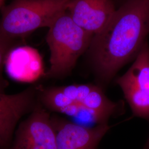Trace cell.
Listing matches in <instances>:
<instances>
[{
  "label": "cell",
  "mask_w": 149,
  "mask_h": 149,
  "mask_svg": "<svg viewBox=\"0 0 149 149\" xmlns=\"http://www.w3.org/2000/svg\"><path fill=\"white\" fill-rule=\"evenodd\" d=\"M149 149V137L146 144L144 145V149Z\"/></svg>",
  "instance_id": "obj_13"
},
{
  "label": "cell",
  "mask_w": 149,
  "mask_h": 149,
  "mask_svg": "<svg viewBox=\"0 0 149 149\" xmlns=\"http://www.w3.org/2000/svg\"><path fill=\"white\" fill-rule=\"evenodd\" d=\"M9 149H56L52 116L39 102L16 128Z\"/></svg>",
  "instance_id": "obj_6"
},
{
  "label": "cell",
  "mask_w": 149,
  "mask_h": 149,
  "mask_svg": "<svg viewBox=\"0 0 149 149\" xmlns=\"http://www.w3.org/2000/svg\"><path fill=\"white\" fill-rule=\"evenodd\" d=\"M116 10L113 0H70L66 8L74 23L93 36L106 26Z\"/></svg>",
  "instance_id": "obj_9"
},
{
  "label": "cell",
  "mask_w": 149,
  "mask_h": 149,
  "mask_svg": "<svg viewBox=\"0 0 149 149\" xmlns=\"http://www.w3.org/2000/svg\"><path fill=\"white\" fill-rule=\"evenodd\" d=\"M16 47V40L7 37L0 31V93H5L8 82L3 76L6 59L11 49Z\"/></svg>",
  "instance_id": "obj_11"
},
{
  "label": "cell",
  "mask_w": 149,
  "mask_h": 149,
  "mask_svg": "<svg viewBox=\"0 0 149 149\" xmlns=\"http://www.w3.org/2000/svg\"><path fill=\"white\" fill-rule=\"evenodd\" d=\"M46 40L50 50V67L45 77L62 79L74 68L80 56L87 51L93 37L76 24L67 10L54 21Z\"/></svg>",
  "instance_id": "obj_2"
},
{
  "label": "cell",
  "mask_w": 149,
  "mask_h": 149,
  "mask_svg": "<svg viewBox=\"0 0 149 149\" xmlns=\"http://www.w3.org/2000/svg\"><path fill=\"white\" fill-rule=\"evenodd\" d=\"M6 0H0V10L2 8V7L5 6Z\"/></svg>",
  "instance_id": "obj_12"
},
{
  "label": "cell",
  "mask_w": 149,
  "mask_h": 149,
  "mask_svg": "<svg viewBox=\"0 0 149 149\" xmlns=\"http://www.w3.org/2000/svg\"><path fill=\"white\" fill-rule=\"evenodd\" d=\"M134 116L149 119V44H144L127 72L116 80Z\"/></svg>",
  "instance_id": "obj_5"
},
{
  "label": "cell",
  "mask_w": 149,
  "mask_h": 149,
  "mask_svg": "<svg viewBox=\"0 0 149 149\" xmlns=\"http://www.w3.org/2000/svg\"><path fill=\"white\" fill-rule=\"evenodd\" d=\"M38 89L32 85L14 94L0 93V149L10 146L19 120L36 106Z\"/></svg>",
  "instance_id": "obj_7"
},
{
  "label": "cell",
  "mask_w": 149,
  "mask_h": 149,
  "mask_svg": "<svg viewBox=\"0 0 149 149\" xmlns=\"http://www.w3.org/2000/svg\"><path fill=\"white\" fill-rule=\"evenodd\" d=\"M5 69L11 80L24 84H33L46 74L40 54L27 45L11 49L6 59Z\"/></svg>",
  "instance_id": "obj_10"
},
{
  "label": "cell",
  "mask_w": 149,
  "mask_h": 149,
  "mask_svg": "<svg viewBox=\"0 0 149 149\" xmlns=\"http://www.w3.org/2000/svg\"><path fill=\"white\" fill-rule=\"evenodd\" d=\"M50 102L59 113L76 117L79 111L85 112L94 122L106 123L119 111V103L107 98L100 86L92 84H74L53 87Z\"/></svg>",
  "instance_id": "obj_4"
},
{
  "label": "cell",
  "mask_w": 149,
  "mask_h": 149,
  "mask_svg": "<svg viewBox=\"0 0 149 149\" xmlns=\"http://www.w3.org/2000/svg\"><path fill=\"white\" fill-rule=\"evenodd\" d=\"M149 36V0H126L87 50L97 80L108 84L118 71L134 61Z\"/></svg>",
  "instance_id": "obj_1"
},
{
  "label": "cell",
  "mask_w": 149,
  "mask_h": 149,
  "mask_svg": "<svg viewBox=\"0 0 149 149\" xmlns=\"http://www.w3.org/2000/svg\"><path fill=\"white\" fill-rule=\"evenodd\" d=\"M56 132V149H97L111 127L106 123L87 127L63 118L52 116Z\"/></svg>",
  "instance_id": "obj_8"
},
{
  "label": "cell",
  "mask_w": 149,
  "mask_h": 149,
  "mask_svg": "<svg viewBox=\"0 0 149 149\" xmlns=\"http://www.w3.org/2000/svg\"><path fill=\"white\" fill-rule=\"evenodd\" d=\"M70 0H13L1 9L0 31L16 40L38 28L49 27L66 10Z\"/></svg>",
  "instance_id": "obj_3"
}]
</instances>
